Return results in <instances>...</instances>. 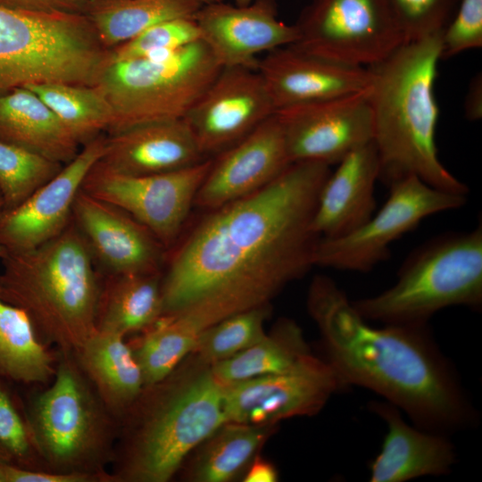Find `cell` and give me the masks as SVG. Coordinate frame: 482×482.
I'll list each match as a JSON object with an SVG mask.
<instances>
[{
  "label": "cell",
  "instance_id": "6",
  "mask_svg": "<svg viewBox=\"0 0 482 482\" xmlns=\"http://www.w3.org/2000/svg\"><path fill=\"white\" fill-rule=\"evenodd\" d=\"M46 467L111 482L120 423L105 406L74 353L58 351L51 384L26 408Z\"/></svg>",
  "mask_w": 482,
  "mask_h": 482
},
{
  "label": "cell",
  "instance_id": "28",
  "mask_svg": "<svg viewBox=\"0 0 482 482\" xmlns=\"http://www.w3.org/2000/svg\"><path fill=\"white\" fill-rule=\"evenodd\" d=\"M202 6L196 0H87L83 13L101 43L113 48L159 22L195 18Z\"/></svg>",
  "mask_w": 482,
  "mask_h": 482
},
{
  "label": "cell",
  "instance_id": "2",
  "mask_svg": "<svg viewBox=\"0 0 482 482\" xmlns=\"http://www.w3.org/2000/svg\"><path fill=\"white\" fill-rule=\"evenodd\" d=\"M326 360L347 386L381 395L416 427L444 434L464 428L473 408L427 325L374 327L328 276L316 275L307 295Z\"/></svg>",
  "mask_w": 482,
  "mask_h": 482
},
{
  "label": "cell",
  "instance_id": "26",
  "mask_svg": "<svg viewBox=\"0 0 482 482\" xmlns=\"http://www.w3.org/2000/svg\"><path fill=\"white\" fill-rule=\"evenodd\" d=\"M162 315L160 272L110 275L101 289L96 329L125 337L145 331Z\"/></svg>",
  "mask_w": 482,
  "mask_h": 482
},
{
  "label": "cell",
  "instance_id": "13",
  "mask_svg": "<svg viewBox=\"0 0 482 482\" xmlns=\"http://www.w3.org/2000/svg\"><path fill=\"white\" fill-rule=\"evenodd\" d=\"M347 386L324 358L310 353L292 368L224 386L227 422L273 425L318 413Z\"/></svg>",
  "mask_w": 482,
  "mask_h": 482
},
{
  "label": "cell",
  "instance_id": "24",
  "mask_svg": "<svg viewBox=\"0 0 482 482\" xmlns=\"http://www.w3.org/2000/svg\"><path fill=\"white\" fill-rule=\"evenodd\" d=\"M74 353L98 395L120 423L145 387L130 345L120 335L96 329Z\"/></svg>",
  "mask_w": 482,
  "mask_h": 482
},
{
  "label": "cell",
  "instance_id": "7",
  "mask_svg": "<svg viewBox=\"0 0 482 482\" xmlns=\"http://www.w3.org/2000/svg\"><path fill=\"white\" fill-rule=\"evenodd\" d=\"M369 321L427 325L438 311L482 304V224L470 231L440 234L404 260L395 284L385 291L352 301Z\"/></svg>",
  "mask_w": 482,
  "mask_h": 482
},
{
  "label": "cell",
  "instance_id": "18",
  "mask_svg": "<svg viewBox=\"0 0 482 482\" xmlns=\"http://www.w3.org/2000/svg\"><path fill=\"white\" fill-rule=\"evenodd\" d=\"M291 163L283 128L275 113L212 158L195 205L212 211L241 199L270 183Z\"/></svg>",
  "mask_w": 482,
  "mask_h": 482
},
{
  "label": "cell",
  "instance_id": "44",
  "mask_svg": "<svg viewBox=\"0 0 482 482\" xmlns=\"http://www.w3.org/2000/svg\"><path fill=\"white\" fill-rule=\"evenodd\" d=\"M203 5L222 2L223 0H196Z\"/></svg>",
  "mask_w": 482,
  "mask_h": 482
},
{
  "label": "cell",
  "instance_id": "39",
  "mask_svg": "<svg viewBox=\"0 0 482 482\" xmlns=\"http://www.w3.org/2000/svg\"><path fill=\"white\" fill-rule=\"evenodd\" d=\"M1 463L4 482H96L86 475L34 470Z\"/></svg>",
  "mask_w": 482,
  "mask_h": 482
},
{
  "label": "cell",
  "instance_id": "32",
  "mask_svg": "<svg viewBox=\"0 0 482 482\" xmlns=\"http://www.w3.org/2000/svg\"><path fill=\"white\" fill-rule=\"evenodd\" d=\"M202 331L179 315H163L143 331L137 343L130 346L145 387L161 382L175 371L183 359L193 353Z\"/></svg>",
  "mask_w": 482,
  "mask_h": 482
},
{
  "label": "cell",
  "instance_id": "1",
  "mask_svg": "<svg viewBox=\"0 0 482 482\" xmlns=\"http://www.w3.org/2000/svg\"><path fill=\"white\" fill-rule=\"evenodd\" d=\"M330 172L325 163L292 162L258 191L209 211L170 260L162 280L163 315L204 330L270 304L303 276L314 266L320 237L312 219Z\"/></svg>",
  "mask_w": 482,
  "mask_h": 482
},
{
  "label": "cell",
  "instance_id": "3",
  "mask_svg": "<svg viewBox=\"0 0 482 482\" xmlns=\"http://www.w3.org/2000/svg\"><path fill=\"white\" fill-rule=\"evenodd\" d=\"M442 34L403 43L370 67V100L378 159L386 187L410 176L442 191L466 195L468 187L441 162L436 144L439 110L434 86Z\"/></svg>",
  "mask_w": 482,
  "mask_h": 482
},
{
  "label": "cell",
  "instance_id": "5",
  "mask_svg": "<svg viewBox=\"0 0 482 482\" xmlns=\"http://www.w3.org/2000/svg\"><path fill=\"white\" fill-rule=\"evenodd\" d=\"M1 261L0 296L27 312L45 342L76 353L96 330L102 285L73 220L54 238Z\"/></svg>",
  "mask_w": 482,
  "mask_h": 482
},
{
  "label": "cell",
  "instance_id": "46",
  "mask_svg": "<svg viewBox=\"0 0 482 482\" xmlns=\"http://www.w3.org/2000/svg\"><path fill=\"white\" fill-rule=\"evenodd\" d=\"M0 482H4L3 473H2V469H1V463H0Z\"/></svg>",
  "mask_w": 482,
  "mask_h": 482
},
{
  "label": "cell",
  "instance_id": "35",
  "mask_svg": "<svg viewBox=\"0 0 482 482\" xmlns=\"http://www.w3.org/2000/svg\"><path fill=\"white\" fill-rule=\"evenodd\" d=\"M0 462L50 470L37 447L26 408L0 376Z\"/></svg>",
  "mask_w": 482,
  "mask_h": 482
},
{
  "label": "cell",
  "instance_id": "10",
  "mask_svg": "<svg viewBox=\"0 0 482 482\" xmlns=\"http://www.w3.org/2000/svg\"><path fill=\"white\" fill-rule=\"evenodd\" d=\"M380 210L354 231L337 238L320 237L314 265L368 272L390 256V245L422 220L462 207L466 195L435 188L415 176L393 183Z\"/></svg>",
  "mask_w": 482,
  "mask_h": 482
},
{
  "label": "cell",
  "instance_id": "23",
  "mask_svg": "<svg viewBox=\"0 0 482 482\" xmlns=\"http://www.w3.org/2000/svg\"><path fill=\"white\" fill-rule=\"evenodd\" d=\"M371 410L386 424L381 450L370 465V481L403 482L448 473L455 451L447 434L411 426L388 402H373Z\"/></svg>",
  "mask_w": 482,
  "mask_h": 482
},
{
  "label": "cell",
  "instance_id": "40",
  "mask_svg": "<svg viewBox=\"0 0 482 482\" xmlns=\"http://www.w3.org/2000/svg\"><path fill=\"white\" fill-rule=\"evenodd\" d=\"M87 0H0V6L12 10L35 12H80Z\"/></svg>",
  "mask_w": 482,
  "mask_h": 482
},
{
  "label": "cell",
  "instance_id": "38",
  "mask_svg": "<svg viewBox=\"0 0 482 482\" xmlns=\"http://www.w3.org/2000/svg\"><path fill=\"white\" fill-rule=\"evenodd\" d=\"M482 46V0H460L442 34V59Z\"/></svg>",
  "mask_w": 482,
  "mask_h": 482
},
{
  "label": "cell",
  "instance_id": "25",
  "mask_svg": "<svg viewBox=\"0 0 482 482\" xmlns=\"http://www.w3.org/2000/svg\"><path fill=\"white\" fill-rule=\"evenodd\" d=\"M0 141L63 165L79 154V143L53 111L31 90L0 96Z\"/></svg>",
  "mask_w": 482,
  "mask_h": 482
},
{
  "label": "cell",
  "instance_id": "34",
  "mask_svg": "<svg viewBox=\"0 0 482 482\" xmlns=\"http://www.w3.org/2000/svg\"><path fill=\"white\" fill-rule=\"evenodd\" d=\"M63 164L29 150L0 141V193L11 210L57 175Z\"/></svg>",
  "mask_w": 482,
  "mask_h": 482
},
{
  "label": "cell",
  "instance_id": "15",
  "mask_svg": "<svg viewBox=\"0 0 482 482\" xmlns=\"http://www.w3.org/2000/svg\"><path fill=\"white\" fill-rule=\"evenodd\" d=\"M370 90L277 111L291 162L337 164L372 142Z\"/></svg>",
  "mask_w": 482,
  "mask_h": 482
},
{
  "label": "cell",
  "instance_id": "22",
  "mask_svg": "<svg viewBox=\"0 0 482 482\" xmlns=\"http://www.w3.org/2000/svg\"><path fill=\"white\" fill-rule=\"evenodd\" d=\"M379 159L374 142L353 151L330 172L319 195L312 229L321 238L344 237L376 211Z\"/></svg>",
  "mask_w": 482,
  "mask_h": 482
},
{
  "label": "cell",
  "instance_id": "33",
  "mask_svg": "<svg viewBox=\"0 0 482 482\" xmlns=\"http://www.w3.org/2000/svg\"><path fill=\"white\" fill-rule=\"evenodd\" d=\"M270 304L232 314L200 334L193 353L204 366H212L250 347L265 335Z\"/></svg>",
  "mask_w": 482,
  "mask_h": 482
},
{
  "label": "cell",
  "instance_id": "17",
  "mask_svg": "<svg viewBox=\"0 0 482 482\" xmlns=\"http://www.w3.org/2000/svg\"><path fill=\"white\" fill-rule=\"evenodd\" d=\"M195 20L201 41L221 68H256L259 54L293 45L298 36L295 24L278 19L273 0H253L244 6L205 4Z\"/></svg>",
  "mask_w": 482,
  "mask_h": 482
},
{
  "label": "cell",
  "instance_id": "8",
  "mask_svg": "<svg viewBox=\"0 0 482 482\" xmlns=\"http://www.w3.org/2000/svg\"><path fill=\"white\" fill-rule=\"evenodd\" d=\"M103 51L79 12H35L0 6V96L43 83L89 86Z\"/></svg>",
  "mask_w": 482,
  "mask_h": 482
},
{
  "label": "cell",
  "instance_id": "9",
  "mask_svg": "<svg viewBox=\"0 0 482 482\" xmlns=\"http://www.w3.org/2000/svg\"><path fill=\"white\" fill-rule=\"evenodd\" d=\"M222 68L201 40L145 58L111 61L94 87L112 110L108 131L183 120Z\"/></svg>",
  "mask_w": 482,
  "mask_h": 482
},
{
  "label": "cell",
  "instance_id": "16",
  "mask_svg": "<svg viewBox=\"0 0 482 482\" xmlns=\"http://www.w3.org/2000/svg\"><path fill=\"white\" fill-rule=\"evenodd\" d=\"M98 136L19 206L0 212V245L8 253L36 248L59 236L72 220L76 195L105 150Z\"/></svg>",
  "mask_w": 482,
  "mask_h": 482
},
{
  "label": "cell",
  "instance_id": "43",
  "mask_svg": "<svg viewBox=\"0 0 482 482\" xmlns=\"http://www.w3.org/2000/svg\"><path fill=\"white\" fill-rule=\"evenodd\" d=\"M3 208H4V202H3L2 195L0 193V212H2ZM7 253H8V252L6 251V249L4 248L0 245V260L4 259L6 256Z\"/></svg>",
  "mask_w": 482,
  "mask_h": 482
},
{
  "label": "cell",
  "instance_id": "36",
  "mask_svg": "<svg viewBox=\"0 0 482 482\" xmlns=\"http://www.w3.org/2000/svg\"><path fill=\"white\" fill-rule=\"evenodd\" d=\"M201 40L195 18H176L159 22L132 39L110 50L111 61H126L177 51Z\"/></svg>",
  "mask_w": 482,
  "mask_h": 482
},
{
  "label": "cell",
  "instance_id": "20",
  "mask_svg": "<svg viewBox=\"0 0 482 482\" xmlns=\"http://www.w3.org/2000/svg\"><path fill=\"white\" fill-rule=\"evenodd\" d=\"M72 220L110 275L160 272L165 248L153 233L120 208L82 189Z\"/></svg>",
  "mask_w": 482,
  "mask_h": 482
},
{
  "label": "cell",
  "instance_id": "27",
  "mask_svg": "<svg viewBox=\"0 0 482 482\" xmlns=\"http://www.w3.org/2000/svg\"><path fill=\"white\" fill-rule=\"evenodd\" d=\"M57 355L47 348L21 308L0 296V376L28 385L53 379Z\"/></svg>",
  "mask_w": 482,
  "mask_h": 482
},
{
  "label": "cell",
  "instance_id": "45",
  "mask_svg": "<svg viewBox=\"0 0 482 482\" xmlns=\"http://www.w3.org/2000/svg\"><path fill=\"white\" fill-rule=\"evenodd\" d=\"M253 0H235L236 4L239 6H244L251 4Z\"/></svg>",
  "mask_w": 482,
  "mask_h": 482
},
{
  "label": "cell",
  "instance_id": "30",
  "mask_svg": "<svg viewBox=\"0 0 482 482\" xmlns=\"http://www.w3.org/2000/svg\"><path fill=\"white\" fill-rule=\"evenodd\" d=\"M275 426L228 421L204 443L188 471L196 482H227L240 475Z\"/></svg>",
  "mask_w": 482,
  "mask_h": 482
},
{
  "label": "cell",
  "instance_id": "14",
  "mask_svg": "<svg viewBox=\"0 0 482 482\" xmlns=\"http://www.w3.org/2000/svg\"><path fill=\"white\" fill-rule=\"evenodd\" d=\"M276 113L256 68H222L183 118L205 158H213Z\"/></svg>",
  "mask_w": 482,
  "mask_h": 482
},
{
  "label": "cell",
  "instance_id": "11",
  "mask_svg": "<svg viewBox=\"0 0 482 482\" xmlns=\"http://www.w3.org/2000/svg\"><path fill=\"white\" fill-rule=\"evenodd\" d=\"M295 25V47L364 68L404 43L386 0H312Z\"/></svg>",
  "mask_w": 482,
  "mask_h": 482
},
{
  "label": "cell",
  "instance_id": "31",
  "mask_svg": "<svg viewBox=\"0 0 482 482\" xmlns=\"http://www.w3.org/2000/svg\"><path fill=\"white\" fill-rule=\"evenodd\" d=\"M25 87L53 111L79 145L96 138L111 126L112 107L96 87L43 83Z\"/></svg>",
  "mask_w": 482,
  "mask_h": 482
},
{
  "label": "cell",
  "instance_id": "4",
  "mask_svg": "<svg viewBox=\"0 0 482 482\" xmlns=\"http://www.w3.org/2000/svg\"><path fill=\"white\" fill-rule=\"evenodd\" d=\"M224 386L204 366L145 387L120 421L111 482H166L227 422Z\"/></svg>",
  "mask_w": 482,
  "mask_h": 482
},
{
  "label": "cell",
  "instance_id": "12",
  "mask_svg": "<svg viewBox=\"0 0 482 482\" xmlns=\"http://www.w3.org/2000/svg\"><path fill=\"white\" fill-rule=\"evenodd\" d=\"M212 162L208 158L178 170L141 176L115 173L96 162L81 189L131 215L168 247L177 239L195 205Z\"/></svg>",
  "mask_w": 482,
  "mask_h": 482
},
{
  "label": "cell",
  "instance_id": "21",
  "mask_svg": "<svg viewBox=\"0 0 482 482\" xmlns=\"http://www.w3.org/2000/svg\"><path fill=\"white\" fill-rule=\"evenodd\" d=\"M206 159L187 124L177 120L111 134L97 163L115 173L141 176L178 170Z\"/></svg>",
  "mask_w": 482,
  "mask_h": 482
},
{
  "label": "cell",
  "instance_id": "29",
  "mask_svg": "<svg viewBox=\"0 0 482 482\" xmlns=\"http://www.w3.org/2000/svg\"><path fill=\"white\" fill-rule=\"evenodd\" d=\"M310 353L299 326L283 319L250 347L209 367L216 379L227 386L285 371Z\"/></svg>",
  "mask_w": 482,
  "mask_h": 482
},
{
  "label": "cell",
  "instance_id": "19",
  "mask_svg": "<svg viewBox=\"0 0 482 482\" xmlns=\"http://www.w3.org/2000/svg\"><path fill=\"white\" fill-rule=\"evenodd\" d=\"M256 69L276 112L364 92L373 82L370 68L335 62L292 45L267 53L258 60Z\"/></svg>",
  "mask_w": 482,
  "mask_h": 482
},
{
  "label": "cell",
  "instance_id": "41",
  "mask_svg": "<svg viewBox=\"0 0 482 482\" xmlns=\"http://www.w3.org/2000/svg\"><path fill=\"white\" fill-rule=\"evenodd\" d=\"M242 478L244 482H275L278 480V472L271 462L256 455L248 464Z\"/></svg>",
  "mask_w": 482,
  "mask_h": 482
},
{
  "label": "cell",
  "instance_id": "42",
  "mask_svg": "<svg viewBox=\"0 0 482 482\" xmlns=\"http://www.w3.org/2000/svg\"><path fill=\"white\" fill-rule=\"evenodd\" d=\"M466 117L477 120L482 116V80L481 75H477L470 82L465 99Z\"/></svg>",
  "mask_w": 482,
  "mask_h": 482
},
{
  "label": "cell",
  "instance_id": "37",
  "mask_svg": "<svg viewBox=\"0 0 482 482\" xmlns=\"http://www.w3.org/2000/svg\"><path fill=\"white\" fill-rule=\"evenodd\" d=\"M460 0H386L404 43L443 34Z\"/></svg>",
  "mask_w": 482,
  "mask_h": 482
}]
</instances>
